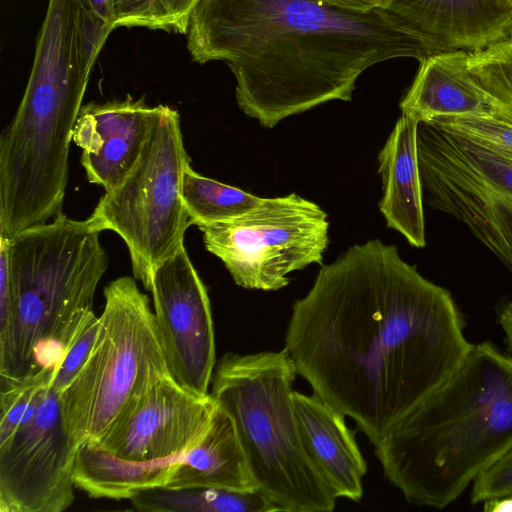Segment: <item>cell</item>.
I'll return each mask as SVG.
<instances>
[{
	"label": "cell",
	"mask_w": 512,
	"mask_h": 512,
	"mask_svg": "<svg viewBox=\"0 0 512 512\" xmlns=\"http://www.w3.org/2000/svg\"><path fill=\"white\" fill-rule=\"evenodd\" d=\"M165 487L258 491L234 421L218 404L208 432L183 454Z\"/></svg>",
	"instance_id": "ac0fdd59"
},
{
	"label": "cell",
	"mask_w": 512,
	"mask_h": 512,
	"mask_svg": "<svg viewBox=\"0 0 512 512\" xmlns=\"http://www.w3.org/2000/svg\"><path fill=\"white\" fill-rule=\"evenodd\" d=\"M157 107L134 167L117 187L105 191L88 217L101 232L113 231L123 239L134 278L149 291L154 269L184 246L192 225L181 195L183 172L191 160L180 116L170 106Z\"/></svg>",
	"instance_id": "52a82bcc"
},
{
	"label": "cell",
	"mask_w": 512,
	"mask_h": 512,
	"mask_svg": "<svg viewBox=\"0 0 512 512\" xmlns=\"http://www.w3.org/2000/svg\"><path fill=\"white\" fill-rule=\"evenodd\" d=\"M510 2V4L512 5V0H508Z\"/></svg>",
	"instance_id": "4dcf8cb0"
},
{
	"label": "cell",
	"mask_w": 512,
	"mask_h": 512,
	"mask_svg": "<svg viewBox=\"0 0 512 512\" xmlns=\"http://www.w3.org/2000/svg\"><path fill=\"white\" fill-rule=\"evenodd\" d=\"M181 456L136 462L115 456L96 442H83L73 463L75 487L94 499H131L138 493L165 487Z\"/></svg>",
	"instance_id": "d6986e66"
},
{
	"label": "cell",
	"mask_w": 512,
	"mask_h": 512,
	"mask_svg": "<svg viewBox=\"0 0 512 512\" xmlns=\"http://www.w3.org/2000/svg\"><path fill=\"white\" fill-rule=\"evenodd\" d=\"M294 410L304 450L337 498L363 496L366 461L345 415L317 394L294 392Z\"/></svg>",
	"instance_id": "9a60e30c"
},
{
	"label": "cell",
	"mask_w": 512,
	"mask_h": 512,
	"mask_svg": "<svg viewBox=\"0 0 512 512\" xmlns=\"http://www.w3.org/2000/svg\"><path fill=\"white\" fill-rule=\"evenodd\" d=\"M385 10L435 54L481 51L512 37L508 0H385Z\"/></svg>",
	"instance_id": "5bb4252c"
},
{
	"label": "cell",
	"mask_w": 512,
	"mask_h": 512,
	"mask_svg": "<svg viewBox=\"0 0 512 512\" xmlns=\"http://www.w3.org/2000/svg\"><path fill=\"white\" fill-rule=\"evenodd\" d=\"M418 125L416 120L402 115L379 153L378 172L383 183L379 209L389 228L398 231L410 245L422 248L426 239Z\"/></svg>",
	"instance_id": "e0dca14e"
},
{
	"label": "cell",
	"mask_w": 512,
	"mask_h": 512,
	"mask_svg": "<svg viewBox=\"0 0 512 512\" xmlns=\"http://www.w3.org/2000/svg\"><path fill=\"white\" fill-rule=\"evenodd\" d=\"M99 329L84 365L59 394L72 442H99L159 380L170 376L149 298L132 277L104 289Z\"/></svg>",
	"instance_id": "8992f818"
},
{
	"label": "cell",
	"mask_w": 512,
	"mask_h": 512,
	"mask_svg": "<svg viewBox=\"0 0 512 512\" xmlns=\"http://www.w3.org/2000/svg\"><path fill=\"white\" fill-rule=\"evenodd\" d=\"M198 228L235 284L251 290L286 287L291 272L322 264L329 243L328 215L296 193L263 198L242 216Z\"/></svg>",
	"instance_id": "9c48e42d"
},
{
	"label": "cell",
	"mask_w": 512,
	"mask_h": 512,
	"mask_svg": "<svg viewBox=\"0 0 512 512\" xmlns=\"http://www.w3.org/2000/svg\"><path fill=\"white\" fill-rule=\"evenodd\" d=\"M512 160V123L492 115L441 117L430 122Z\"/></svg>",
	"instance_id": "cb8c5ba5"
},
{
	"label": "cell",
	"mask_w": 512,
	"mask_h": 512,
	"mask_svg": "<svg viewBox=\"0 0 512 512\" xmlns=\"http://www.w3.org/2000/svg\"><path fill=\"white\" fill-rule=\"evenodd\" d=\"M181 195L191 223L197 227L242 216L263 199L200 175L193 170L191 163L183 172Z\"/></svg>",
	"instance_id": "44dd1931"
},
{
	"label": "cell",
	"mask_w": 512,
	"mask_h": 512,
	"mask_svg": "<svg viewBox=\"0 0 512 512\" xmlns=\"http://www.w3.org/2000/svg\"><path fill=\"white\" fill-rule=\"evenodd\" d=\"M486 512L512 511V496L489 499L483 502Z\"/></svg>",
	"instance_id": "f546056e"
},
{
	"label": "cell",
	"mask_w": 512,
	"mask_h": 512,
	"mask_svg": "<svg viewBox=\"0 0 512 512\" xmlns=\"http://www.w3.org/2000/svg\"><path fill=\"white\" fill-rule=\"evenodd\" d=\"M194 62L231 70L238 107L265 128L329 101H350L360 75L433 53L383 8L319 0H200L187 32Z\"/></svg>",
	"instance_id": "7a4b0ae2"
},
{
	"label": "cell",
	"mask_w": 512,
	"mask_h": 512,
	"mask_svg": "<svg viewBox=\"0 0 512 512\" xmlns=\"http://www.w3.org/2000/svg\"><path fill=\"white\" fill-rule=\"evenodd\" d=\"M512 496V447L474 481L471 503Z\"/></svg>",
	"instance_id": "484cf974"
},
{
	"label": "cell",
	"mask_w": 512,
	"mask_h": 512,
	"mask_svg": "<svg viewBox=\"0 0 512 512\" xmlns=\"http://www.w3.org/2000/svg\"><path fill=\"white\" fill-rule=\"evenodd\" d=\"M100 319L91 312L80 324L61 361L55 367L50 385L60 394L84 365L93 347Z\"/></svg>",
	"instance_id": "d4e9b609"
},
{
	"label": "cell",
	"mask_w": 512,
	"mask_h": 512,
	"mask_svg": "<svg viewBox=\"0 0 512 512\" xmlns=\"http://www.w3.org/2000/svg\"><path fill=\"white\" fill-rule=\"evenodd\" d=\"M511 447L512 357L483 342L388 430L375 454L408 502L443 509Z\"/></svg>",
	"instance_id": "3957f363"
},
{
	"label": "cell",
	"mask_w": 512,
	"mask_h": 512,
	"mask_svg": "<svg viewBox=\"0 0 512 512\" xmlns=\"http://www.w3.org/2000/svg\"><path fill=\"white\" fill-rule=\"evenodd\" d=\"M150 291L170 375L194 393L209 394L216 366L211 305L185 246L156 266Z\"/></svg>",
	"instance_id": "8fae6325"
},
{
	"label": "cell",
	"mask_w": 512,
	"mask_h": 512,
	"mask_svg": "<svg viewBox=\"0 0 512 512\" xmlns=\"http://www.w3.org/2000/svg\"><path fill=\"white\" fill-rule=\"evenodd\" d=\"M297 372L286 350L227 352L211 396L232 417L258 491L285 512H331L337 496L307 456L294 410Z\"/></svg>",
	"instance_id": "5b68a950"
},
{
	"label": "cell",
	"mask_w": 512,
	"mask_h": 512,
	"mask_svg": "<svg viewBox=\"0 0 512 512\" xmlns=\"http://www.w3.org/2000/svg\"><path fill=\"white\" fill-rule=\"evenodd\" d=\"M79 3L81 8L87 13L113 25V0H79Z\"/></svg>",
	"instance_id": "4316f807"
},
{
	"label": "cell",
	"mask_w": 512,
	"mask_h": 512,
	"mask_svg": "<svg viewBox=\"0 0 512 512\" xmlns=\"http://www.w3.org/2000/svg\"><path fill=\"white\" fill-rule=\"evenodd\" d=\"M337 7L356 10L370 11L385 7V0H319Z\"/></svg>",
	"instance_id": "83f0119b"
},
{
	"label": "cell",
	"mask_w": 512,
	"mask_h": 512,
	"mask_svg": "<svg viewBox=\"0 0 512 512\" xmlns=\"http://www.w3.org/2000/svg\"><path fill=\"white\" fill-rule=\"evenodd\" d=\"M142 512H276L277 508L259 491L217 488L156 487L131 499Z\"/></svg>",
	"instance_id": "ffe728a7"
},
{
	"label": "cell",
	"mask_w": 512,
	"mask_h": 512,
	"mask_svg": "<svg viewBox=\"0 0 512 512\" xmlns=\"http://www.w3.org/2000/svg\"><path fill=\"white\" fill-rule=\"evenodd\" d=\"M472 345L450 292L372 239L321 266L292 305L284 349L313 393L375 446Z\"/></svg>",
	"instance_id": "6da1fadb"
},
{
	"label": "cell",
	"mask_w": 512,
	"mask_h": 512,
	"mask_svg": "<svg viewBox=\"0 0 512 512\" xmlns=\"http://www.w3.org/2000/svg\"><path fill=\"white\" fill-rule=\"evenodd\" d=\"M498 321L505 334L508 347L512 351V301L505 302L498 309Z\"/></svg>",
	"instance_id": "f1b7e54d"
},
{
	"label": "cell",
	"mask_w": 512,
	"mask_h": 512,
	"mask_svg": "<svg viewBox=\"0 0 512 512\" xmlns=\"http://www.w3.org/2000/svg\"><path fill=\"white\" fill-rule=\"evenodd\" d=\"M200 0H113L114 29L142 27L187 34Z\"/></svg>",
	"instance_id": "7402d4cb"
},
{
	"label": "cell",
	"mask_w": 512,
	"mask_h": 512,
	"mask_svg": "<svg viewBox=\"0 0 512 512\" xmlns=\"http://www.w3.org/2000/svg\"><path fill=\"white\" fill-rule=\"evenodd\" d=\"M468 68L497 103V118L512 123V37L469 53Z\"/></svg>",
	"instance_id": "603a6c76"
},
{
	"label": "cell",
	"mask_w": 512,
	"mask_h": 512,
	"mask_svg": "<svg viewBox=\"0 0 512 512\" xmlns=\"http://www.w3.org/2000/svg\"><path fill=\"white\" fill-rule=\"evenodd\" d=\"M157 109L144 97L130 95L82 105L72 141L82 150L81 164L90 183L110 191L126 178L142 153Z\"/></svg>",
	"instance_id": "4fadbf2b"
},
{
	"label": "cell",
	"mask_w": 512,
	"mask_h": 512,
	"mask_svg": "<svg viewBox=\"0 0 512 512\" xmlns=\"http://www.w3.org/2000/svg\"><path fill=\"white\" fill-rule=\"evenodd\" d=\"M216 409L210 393H194L170 375L155 383L96 443L129 461L174 458L201 442Z\"/></svg>",
	"instance_id": "7c38bea8"
},
{
	"label": "cell",
	"mask_w": 512,
	"mask_h": 512,
	"mask_svg": "<svg viewBox=\"0 0 512 512\" xmlns=\"http://www.w3.org/2000/svg\"><path fill=\"white\" fill-rule=\"evenodd\" d=\"M417 150L427 204L467 226L512 273V160L419 123Z\"/></svg>",
	"instance_id": "ba28073f"
},
{
	"label": "cell",
	"mask_w": 512,
	"mask_h": 512,
	"mask_svg": "<svg viewBox=\"0 0 512 512\" xmlns=\"http://www.w3.org/2000/svg\"><path fill=\"white\" fill-rule=\"evenodd\" d=\"M101 231L61 214L8 239L11 294L0 306V378L23 381L55 369L93 312L108 266Z\"/></svg>",
	"instance_id": "277c9868"
},
{
	"label": "cell",
	"mask_w": 512,
	"mask_h": 512,
	"mask_svg": "<svg viewBox=\"0 0 512 512\" xmlns=\"http://www.w3.org/2000/svg\"><path fill=\"white\" fill-rule=\"evenodd\" d=\"M468 57L469 52L451 51L422 60L400 102L402 115L418 123L467 115L497 117V103L472 76Z\"/></svg>",
	"instance_id": "2e32d148"
},
{
	"label": "cell",
	"mask_w": 512,
	"mask_h": 512,
	"mask_svg": "<svg viewBox=\"0 0 512 512\" xmlns=\"http://www.w3.org/2000/svg\"><path fill=\"white\" fill-rule=\"evenodd\" d=\"M78 446L64 426L59 394L34 392L12 434L0 442V512H62L74 502Z\"/></svg>",
	"instance_id": "30bf717a"
}]
</instances>
